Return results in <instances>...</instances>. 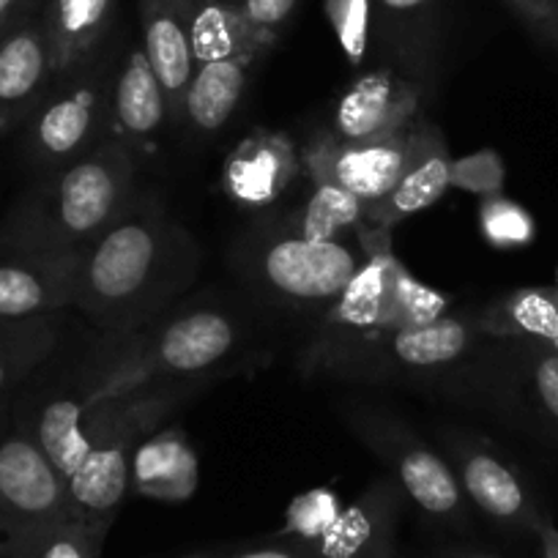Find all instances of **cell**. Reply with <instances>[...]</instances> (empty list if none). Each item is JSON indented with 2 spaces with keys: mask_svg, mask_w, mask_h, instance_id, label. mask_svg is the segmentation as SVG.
Segmentation results:
<instances>
[{
  "mask_svg": "<svg viewBox=\"0 0 558 558\" xmlns=\"http://www.w3.org/2000/svg\"><path fill=\"white\" fill-rule=\"evenodd\" d=\"M195 274L192 235L159 203L137 195L101 239L80 252L74 307L101 329L129 335L151 324Z\"/></svg>",
  "mask_w": 558,
  "mask_h": 558,
  "instance_id": "6da1fadb",
  "label": "cell"
},
{
  "mask_svg": "<svg viewBox=\"0 0 558 558\" xmlns=\"http://www.w3.org/2000/svg\"><path fill=\"white\" fill-rule=\"evenodd\" d=\"M134 154L107 137L31 186L0 228L7 255H80L132 208Z\"/></svg>",
  "mask_w": 558,
  "mask_h": 558,
  "instance_id": "7a4b0ae2",
  "label": "cell"
},
{
  "mask_svg": "<svg viewBox=\"0 0 558 558\" xmlns=\"http://www.w3.org/2000/svg\"><path fill=\"white\" fill-rule=\"evenodd\" d=\"M107 351L99 367L90 369L83 395L121 397L137 389L173 386L195 380L222 364L239 345V324L214 307H195L162 324H146Z\"/></svg>",
  "mask_w": 558,
  "mask_h": 558,
  "instance_id": "3957f363",
  "label": "cell"
},
{
  "mask_svg": "<svg viewBox=\"0 0 558 558\" xmlns=\"http://www.w3.org/2000/svg\"><path fill=\"white\" fill-rule=\"evenodd\" d=\"M356 239L313 241L293 225H257L239 246V266L252 286L279 307L326 313L364 263Z\"/></svg>",
  "mask_w": 558,
  "mask_h": 558,
  "instance_id": "277c9868",
  "label": "cell"
},
{
  "mask_svg": "<svg viewBox=\"0 0 558 558\" xmlns=\"http://www.w3.org/2000/svg\"><path fill=\"white\" fill-rule=\"evenodd\" d=\"M190 391V384L154 386L112 397V413L96 447L66 480L74 520L88 529L107 531L132 493V454L143 438L151 436L170 408Z\"/></svg>",
  "mask_w": 558,
  "mask_h": 558,
  "instance_id": "5b68a950",
  "label": "cell"
},
{
  "mask_svg": "<svg viewBox=\"0 0 558 558\" xmlns=\"http://www.w3.org/2000/svg\"><path fill=\"white\" fill-rule=\"evenodd\" d=\"M351 430L389 465V476L427 523L447 531H469L471 504L447 458L427 447L402 418L369 405L345 411Z\"/></svg>",
  "mask_w": 558,
  "mask_h": 558,
  "instance_id": "8992f818",
  "label": "cell"
},
{
  "mask_svg": "<svg viewBox=\"0 0 558 558\" xmlns=\"http://www.w3.org/2000/svg\"><path fill=\"white\" fill-rule=\"evenodd\" d=\"M487 340L469 315H444L427 326L375 331L335 359L326 373L373 380L441 378L458 367H476Z\"/></svg>",
  "mask_w": 558,
  "mask_h": 558,
  "instance_id": "52a82bcc",
  "label": "cell"
},
{
  "mask_svg": "<svg viewBox=\"0 0 558 558\" xmlns=\"http://www.w3.org/2000/svg\"><path fill=\"white\" fill-rule=\"evenodd\" d=\"M110 88L105 66L96 61L56 80L28 118L25 151L31 162L50 173L105 143L110 137Z\"/></svg>",
  "mask_w": 558,
  "mask_h": 558,
  "instance_id": "ba28073f",
  "label": "cell"
},
{
  "mask_svg": "<svg viewBox=\"0 0 558 558\" xmlns=\"http://www.w3.org/2000/svg\"><path fill=\"white\" fill-rule=\"evenodd\" d=\"M74 520L66 480L50 463L34 433L0 438V553L14 558L28 542Z\"/></svg>",
  "mask_w": 558,
  "mask_h": 558,
  "instance_id": "9c48e42d",
  "label": "cell"
},
{
  "mask_svg": "<svg viewBox=\"0 0 558 558\" xmlns=\"http://www.w3.org/2000/svg\"><path fill=\"white\" fill-rule=\"evenodd\" d=\"M359 244L364 250V263L351 279L342 296L324 313L318 337L310 345L304 367L315 373H326L335 359L351 351L375 331H386V313H389V293L397 268L402 266L391 252V230L364 225L359 230Z\"/></svg>",
  "mask_w": 558,
  "mask_h": 558,
  "instance_id": "30bf717a",
  "label": "cell"
},
{
  "mask_svg": "<svg viewBox=\"0 0 558 558\" xmlns=\"http://www.w3.org/2000/svg\"><path fill=\"white\" fill-rule=\"evenodd\" d=\"M444 447L471 507L496 525L534 534L547 514L542 512L525 476L496 447L465 433H447Z\"/></svg>",
  "mask_w": 558,
  "mask_h": 558,
  "instance_id": "8fae6325",
  "label": "cell"
},
{
  "mask_svg": "<svg viewBox=\"0 0 558 558\" xmlns=\"http://www.w3.org/2000/svg\"><path fill=\"white\" fill-rule=\"evenodd\" d=\"M408 132L411 126L378 140L345 143L331 129H320L302 148L304 168L331 175L337 184L364 203V208L384 201L395 190L408 157Z\"/></svg>",
  "mask_w": 558,
  "mask_h": 558,
  "instance_id": "7c38bea8",
  "label": "cell"
},
{
  "mask_svg": "<svg viewBox=\"0 0 558 558\" xmlns=\"http://www.w3.org/2000/svg\"><path fill=\"white\" fill-rule=\"evenodd\" d=\"M422 105V83L395 66H378L362 74L335 110L331 132L345 143L378 140L411 126L418 118Z\"/></svg>",
  "mask_w": 558,
  "mask_h": 558,
  "instance_id": "4fadbf2b",
  "label": "cell"
},
{
  "mask_svg": "<svg viewBox=\"0 0 558 558\" xmlns=\"http://www.w3.org/2000/svg\"><path fill=\"white\" fill-rule=\"evenodd\" d=\"M449 175H452V157L441 129L418 116L408 132L405 168L395 190L384 201L364 208V222L391 230L402 219L425 211L449 190Z\"/></svg>",
  "mask_w": 558,
  "mask_h": 558,
  "instance_id": "5bb4252c",
  "label": "cell"
},
{
  "mask_svg": "<svg viewBox=\"0 0 558 558\" xmlns=\"http://www.w3.org/2000/svg\"><path fill=\"white\" fill-rule=\"evenodd\" d=\"M302 151L288 134L255 129L225 159L222 190L244 208H263L302 175Z\"/></svg>",
  "mask_w": 558,
  "mask_h": 558,
  "instance_id": "9a60e30c",
  "label": "cell"
},
{
  "mask_svg": "<svg viewBox=\"0 0 558 558\" xmlns=\"http://www.w3.org/2000/svg\"><path fill=\"white\" fill-rule=\"evenodd\" d=\"M77 266L80 255H9L0 263V324L74 307Z\"/></svg>",
  "mask_w": 558,
  "mask_h": 558,
  "instance_id": "2e32d148",
  "label": "cell"
},
{
  "mask_svg": "<svg viewBox=\"0 0 558 558\" xmlns=\"http://www.w3.org/2000/svg\"><path fill=\"white\" fill-rule=\"evenodd\" d=\"M405 496L391 476L375 480L310 550L315 558H397V520Z\"/></svg>",
  "mask_w": 558,
  "mask_h": 558,
  "instance_id": "e0dca14e",
  "label": "cell"
},
{
  "mask_svg": "<svg viewBox=\"0 0 558 558\" xmlns=\"http://www.w3.org/2000/svg\"><path fill=\"white\" fill-rule=\"evenodd\" d=\"M143 52L168 96L170 116L181 118L184 96L195 74L190 0H140Z\"/></svg>",
  "mask_w": 558,
  "mask_h": 558,
  "instance_id": "ac0fdd59",
  "label": "cell"
},
{
  "mask_svg": "<svg viewBox=\"0 0 558 558\" xmlns=\"http://www.w3.org/2000/svg\"><path fill=\"white\" fill-rule=\"evenodd\" d=\"M41 14V12H39ZM56 83L41 17L0 41V134L28 123Z\"/></svg>",
  "mask_w": 558,
  "mask_h": 558,
  "instance_id": "d6986e66",
  "label": "cell"
},
{
  "mask_svg": "<svg viewBox=\"0 0 558 558\" xmlns=\"http://www.w3.org/2000/svg\"><path fill=\"white\" fill-rule=\"evenodd\" d=\"M170 116L168 96L143 47L129 50L110 88V137L129 151H154Z\"/></svg>",
  "mask_w": 558,
  "mask_h": 558,
  "instance_id": "ffe728a7",
  "label": "cell"
},
{
  "mask_svg": "<svg viewBox=\"0 0 558 558\" xmlns=\"http://www.w3.org/2000/svg\"><path fill=\"white\" fill-rule=\"evenodd\" d=\"M112 397L80 395L56 397L47 402L34 427V438L63 480L74 474L96 447L110 422Z\"/></svg>",
  "mask_w": 558,
  "mask_h": 558,
  "instance_id": "44dd1931",
  "label": "cell"
},
{
  "mask_svg": "<svg viewBox=\"0 0 558 558\" xmlns=\"http://www.w3.org/2000/svg\"><path fill=\"white\" fill-rule=\"evenodd\" d=\"M116 0H41L50 61L56 80L94 63L112 25Z\"/></svg>",
  "mask_w": 558,
  "mask_h": 558,
  "instance_id": "7402d4cb",
  "label": "cell"
},
{
  "mask_svg": "<svg viewBox=\"0 0 558 558\" xmlns=\"http://www.w3.org/2000/svg\"><path fill=\"white\" fill-rule=\"evenodd\" d=\"M197 490V454L181 427L154 430L132 454V493L165 504L190 501Z\"/></svg>",
  "mask_w": 558,
  "mask_h": 558,
  "instance_id": "603a6c76",
  "label": "cell"
},
{
  "mask_svg": "<svg viewBox=\"0 0 558 558\" xmlns=\"http://www.w3.org/2000/svg\"><path fill=\"white\" fill-rule=\"evenodd\" d=\"M476 329L490 340H523L550 345L558 335V286L518 288L474 315Z\"/></svg>",
  "mask_w": 558,
  "mask_h": 558,
  "instance_id": "cb8c5ba5",
  "label": "cell"
},
{
  "mask_svg": "<svg viewBox=\"0 0 558 558\" xmlns=\"http://www.w3.org/2000/svg\"><path fill=\"white\" fill-rule=\"evenodd\" d=\"M252 63L255 61L244 56L197 61L192 83L186 88L181 116L197 132H219L233 118V112L239 110Z\"/></svg>",
  "mask_w": 558,
  "mask_h": 558,
  "instance_id": "d4e9b609",
  "label": "cell"
},
{
  "mask_svg": "<svg viewBox=\"0 0 558 558\" xmlns=\"http://www.w3.org/2000/svg\"><path fill=\"white\" fill-rule=\"evenodd\" d=\"M438 0H373L375 34L395 56L397 72H422L430 52ZM413 80V77H411Z\"/></svg>",
  "mask_w": 558,
  "mask_h": 558,
  "instance_id": "484cf974",
  "label": "cell"
},
{
  "mask_svg": "<svg viewBox=\"0 0 558 558\" xmlns=\"http://www.w3.org/2000/svg\"><path fill=\"white\" fill-rule=\"evenodd\" d=\"M304 173L313 181V192L299 217L291 222L293 230L313 241L356 239L359 230L367 225L364 222V203L320 170L304 168Z\"/></svg>",
  "mask_w": 558,
  "mask_h": 558,
  "instance_id": "4316f807",
  "label": "cell"
},
{
  "mask_svg": "<svg viewBox=\"0 0 558 558\" xmlns=\"http://www.w3.org/2000/svg\"><path fill=\"white\" fill-rule=\"evenodd\" d=\"M58 345V329L47 318L0 324V397L17 389Z\"/></svg>",
  "mask_w": 558,
  "mask_h": 558,
  "instance_id": "83f0119b",
  "label": "cell"
},
{
  "mask_svg": "<svg viewBox=\"0 0 558 558\" xmlns=\"http://www.w3.org/2000/svg\"><path fill=\"white\" fill-rule=\"evenodd\" d=\"M507 342L518 345V351H514L518 389H523L536 418L558 438V353L545 342Z\"/></svg>",
  "mask_w": 558,
  "mask_h": 558,
  "instance_id": "f1b7e54d",
  "label": "cell"
},
{
  "mask_svg": "<svg viewBox=\"0 0 558 558\" xmlns=\"http://www.w3.org/2000/svg\"><path fill=\"white\" fill-rule=\"evenodd\" d=\"M452 299L436 288L422 286L405 266L397 268L395 282L389 293V313H386V329H413V326H427L433 320L449 315Z\"/></svg>",
  "mask_w": 558,
  "mask_h": 558,
  "instance_id": "f546056e",
  "label": "cell"
},
{
  "mask_svg": "<svg viewBox=\"0 0 558 558\" xmlns=\"http://www.w3.org/2000/svg\"><path fill=\"white\" fill-rule=\"evenodd\" d=\"M342 509H345V504L331 487H313V490L299 493L288 504L286 525L279 531V539L299 542V545L307 547L315 545L337 523Z\"/></svg>",
  "mask_w": 558,
  "mask_h": 558,
  "instance_id": "4dcf8cb0",
  "label": "cell"
},
{
  "mask_svg": "<svg viewBox=\"0 0 558 558\" xmlns=\"http://www.w3.org/2000/svg\"><path fill=\"white\" fill-rule=\"evenodd\" d=\"M324 14L351 66H362L375 36L373 0H324Z\"/></svg>",
  "mask_w": 558,
  "mask_h": 558,
  "instance_id": "1f68e13d",
  "label": "cell"
},
{
  "mask_svg": "<svg viewBox=\"0 0 558 558\" xmlns=\"http://www.w3.org/2000/svg\"><path fill=\"white\" fill-rule=\"evenodd\" d=\"M476 217H480L482 235L496 250H523V246L534 244V217H531L529 208L509 201V197H482Z\"/></svg>",
  "mask_w": 558,
  "mask_h": 558,
  "instance_id": "d6a6232c",
  "label": "cell"
},
{
  "mask_svg": "<svg viewBox=\"0 0 558 558\" xmlns=\"http://www.w3.org/2000/svg\"><path fill=\"white\" fill-rule=\"evenodd\" d=\"M107 534L88 529L80 520H66L45 531L23 547L14 558H101Z\"/></svg>",
  "mask_w": 558,
  "mask_h": 558,
  "instance_id": "836d02e7",
  "label": "cell"
},
{
  "mask_svg": "<svg viewBox=\"0 0 558 558\" xmlns=\"http://www.w3.org/2000/svg\"><path fill=\"white\" fill-rule=\"evenodd\" d=\"M504 184H507V168L496 148H480L469 157L452 159L449 186L454 190L469 192L482 201V197L504 195Z\"/></svg>",
  "mask_w": 558,
  "mask_h": 558,
  "instance_id": "e575fe53",
  "label": "cell"
},
{
  "mask_svg": "<svg viewBox=\"0 0 558 558\" xmlns=\"http://www.w3.org/2000/svg\"><path fill=\"white\" fill-rule=\"evenodd\" d=\"M299 0H241V12L250 23L252 34L266 47L277 45L279 34L291 23Z\"/></svg>",
  "mask_w": 558,
  "mask_h": 558,
  "instance_id": "d590c367",
  "label": "cell"
},
{
  "mask_svg": "<svg viewBox=\"0 0 558 558\" xmlns=\"http://www.w3.org/2000/svg\"><path fill=\"white\" fill-rule=\"evenodd\" d=\"M509 7L529 23L536 36L558 50V12L556 0H507Z\"/></svg>",
  "mask_w": 558,
  "mask_h": 558,
  "instance_id": "8d00e7d4",
  "label": "cell"
},
{
  "mask_svg": "<svg viewBox=\"0 0 558 558\" xmlns=\"http://www.w3.org/2000/svg\"><path fill=\"white\" fill-rule=\"evenodd\" d=\"M217 558H315V553L307 545L299 542L279 539L274 545L241 547V550H222Z\"/></svg>",
  "mask_w": 558,
  "mask_h": 558,
  "instance_id": "74e56055",
  "label": "cell"
},
{
  "mask_svg": "<svg viewBox=\"0 0 558 558\" xmlns=\"http://www.w3.org/2000/svg\"><path fill=\"white\" fill-rule=\"evenodd\" d=\"M39 12L41 0H0V41L34 17H39Z\"/></svg>",
  "mask_w": 558,
  "mask_h": 558,
  "instance_id": "f35d334b",
  "label": "cell"
},
{
  "mask_svg": "<svg viewBox=\"0 0 558 558\" xmlns=\"http://www.w3.org/2000/svg\"><path fill=\"white\" fill-rule=\"evenodd\" d=\"M534 536L539 539L542 558H558V529L550 523V518H545L536 525Z\"/></svg>",
  "mask_w": 558,
  "mask_h": 558,
  "instance_id": "ab89813d",
  "label": "cell"
},
{
  "mask_svg": "<svg viewBox=\"0 0 558 558\" xmlns=\"http://www.w3.org/2000/svg\"><path fill=\"white\" fill-rule=\"evenodd\" d=\"M438 558H501L496 553L480 550V547H447V550L438 553Z\"/></svg>",
  "mask_w": 558,
  "mask_h": 558,
  "instance_id": "60d3db41",
  "label": "cell"
},
{
  "mask_svg": "<svg viewBox=\"0 0 558 558\" xmlns=\"http://www.w3.org/2000/svg\"><path fill=\"white\" fill-rule=\"evenodd\" d=\"M222 553V547H208V550H195V553H186V556L179 558H217Z\"/></svg>",
  "mask_w": 558,
  "mask_h": 558,
  "instance_id": "b9f144b4",
  "label": "cell"
},
{
  "mask_svg": "<svg viewBox=\"0 0 558 558\" xmlns=\"http://www.w3.org/2000/svg\"><path fill=\"white\" fill-rule=\"evenodd\" d=\"M550 348H553V351H556V353H558V335H556V340H553V342H550Z\"/></svg>",
  "mask_w": 558,
  "mask_h": 558,
  "instance_id": "7bdbcfd3",
  "label": "cell"
},
{
  "mask_svg": "<svg viewBox=\"0 0 558 558\" xmlns=\"http://www.w3.org/2000/svg\"><path fill=\"white\" fill-rule=\"evenodd\" d=\"M556 286H558V271H556Z\"/></svg>",
  "mask_w": 558,
  "mask_h": 558,
  "instance_id": "ee69618b",
  "label": "cell"
},
{
  "mask_svg": "<svg viewBox=\"0 0 558 558\" xmlns=\"http://www.w3.org/2000/svg\"><path fill=\"white\" fill-rule=\"evenodd\" d=\"M556 12H558V0H556Z\"/></svg>",
  "mask_w": 558,
  "mask_h": 558,
  "instance_id": "f6af8a7d",
  "label": "cell"
},
{
  "mask_svg": "<svg viewBox=\"0 0 558 558\" xmlns=\"http://www.w3.org/2000/svg\"><path fill=\"white\" fill-rule=\"evenodd\" d=\"M0 556H3V553H0Z\"/></svg>",
  "mask_w": 558,
  "mask_h": 558,
  "instance_id": "bcb514c9",
  "label": "cell"
}]
</instances>
